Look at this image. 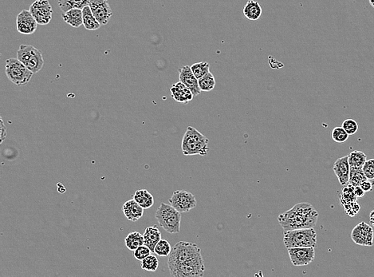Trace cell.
Masks as SVG:
<instances>
[{"label":"cell","instance_id":"cell-21","mask_svg":"<svg viewBox=\"0 0 374 277\" xmlns=\"http://www.w3.org/2000/svg\"><path fill=\"white\" fill-rule=\"evenodd\" d=\"M242 11L245 17L251 21H255L260 19L263 10L259 2L254 0H249L243 7Z\"/></svg>","mask_w":374,"mask_h":277},{"label":"cell","instance_id":"cell-19","mask_svg":"<svg viewBox=\"0 0 374 277\" xmlns=\"http://www.w3.org/2000/svg\"><path fill=\"white\" fill-rule=\"evenodd\" d=\"M145 244L147 247L149 248L152 252H154L156 245L161 239V233L160 232L158 226H149L145 229V233L143 234Z\"/></svg>","mask_w":374,"mask_h":277},{"label":"cell","instance_id":"cell-2","mask_svg":"<svg viewBox=\"0 0 374 277\" xmlns=\"http://www.w3.org/2000/svg\"><path fill=\"white\" fill-rule=\"evenodd\" d=\"M209 139L192 126H188L181 144L185 156H205L209 151Z\"/></svg>","mask_w":374,"mask_h":277},{"label":"cell","instance_id":"cell-1","mask_svg":"<svg viewBox=\"0 0 374 277\" xmlns=\"http://www.w3.org/2000/svg\"><path fill=\"white\" fill-rule=\"evenodd\" d=\"M319 213L309 203L297 204L290 210L281 213L278 221L284 231L314 228L317 224Z\"/></svg>","mask_w":374,"mask_h":277},{"label":"cell","instance_id":"cell-4","mask_svg":"<svg viewBox=\"0 0 374 277\" xmlns=\"http://www.w3.org/2000/svg\"><path fill=\"white\" fill-rule=\"evenodd\" d=\"M155 217L160 226L168 233H179L181 231V213L172 205L160 203Z\"/></svg>","mask_w":374,"mask_h":277},{"label":"cell","instance_id":"cell-38","mask_svg":"<svg viewBox=\"0 0 374 277\" xmlns=\"http://www.w3.org/2000/svg\"><path fill=\"white\" fill-rule=\"evenodd\" d=\"M374 182H371L370 180L367 179L366 180V181H363L360 186H361V187L363 189L364 191L366 193L370 192V191L373 190V186H374Z\"/></svg>","mask_w":374,"mask_h":277},{"label":"cell","instance_id":"cell-42","mask_svg":"<svg viewBox=\"0 0 374 277\" xmlns=\"http://www.w3.org/2000/svg\"><path fill=\"white\" fill-rule=\"evenodd\" d=\"M369 1H370V3L371 4V6L374 8V0H369Z\"/></svg>","mask_w":374,"mask_h":277},{"label":"cell","instance_id":"cell-39","mask_svg":"<svg viewBox=\"0 0 374 277\" xmlns=\"http://www.w3.org/2000/svg\"><path fill=\"white\" fill-rule=\"evenodd\" d=\"M0 122H1V124H0V126H1V128H0V130H1V141H0V142L2 143L6 138L7 132H6V127L5 126L4 122L2 121V118L0 120Z\"/></svg>","mask_w":374,"mask_h":277},{"label":"cell","instance_id":"cell-18","mask_svg":"<svg viewBox=\"0 0 374 277\" xmlns=\"http://www.w3.org/2000/svg\"><path fill=\"white\" fill-rule=\"evenodd\" d=\"M144 208L140 206L136 200H127L122 207L124 215L129 221L135 222L142 218L144 214Z\"/></svg>","mask_w":374,"mask_h":277},{"label":"cell","instance_id":"cell-24","mask_svg":"<svg viewBox=\"0 0 374 277\" xmlns=\"http://www.w3.org/2000/svg\"><path fill=\"white\" fill-rule=\"evenodd\" d=\"M89 2L90 0H58L57 3L61 11L66 12L70 9H83L89 6Z\"/></svg>","mask_w":374,"mask_h":277},{"label":"cell","instance_id":"cell-27","mask_svg":"<svg viewBox=\"0 0 374 277\" xmlns=\"http://www.w3.org/2000/svg\"><path fill=\"white\" fill-rule=\"evenodd\" d=\"M357 196H356L355 192H354V186L349 184L348 186L343 188L340 196L341 205L343 206L349 203L357 201Z\"/></svg>","mask_w":374,"mask_h":277},{"label":"cell","instance_id":"cell-12","mask_svg":"<svg viewBox=\"0 0 374 277\" xmlns=\"http://www.w3.org/2000/svg\"><path fill=\"white\" fill-rule=\"evenodd\" d=\"M351 239L356 245L371 247L374 245V229L366 222H361L352 230Z\"/></svg>","mask_w":374,"mask_h":277},{"label":"cell","instance_id":"cell-15","mask_svg":"<svg viewBox=\"0 0 374 277\" xmlns=\"http://www.w3.org/2000/svg\"><path fill=\"white\" fill-rule=\"evenodd\" d=\"M180 82L185 84L193 94L194 97L198 96L201 93L199 82L191 71V66H184L179 70Z\"/></svg>","mask_w":374,"mask_h":277},{"label":"cell","instance_id":"cell-5","mask_svg":"<svg viewBox=\"0 0 374 277\" xmlns=\"http://www.w3.org/2000/svg\"><path fill=\"white\" fill-rule=\"evenodd\" d=\"M173 277H200L204 276L205 266L201 253L182 264L168 267Z\"/></svg>","mask_w":374,"mask_h":277},{"label":"cell","instance_id":"cell-36","mask_svg":"<svg viewBox=\"0 0 374 277\" xmlns=\"http://www.w3.org/2000/svg\"><path fill=\"white\" fill-rule=\"evenodd\" d=\"M345 211L347 213V215L351 218H353L354 216L357 215V213L360 211V205L357 201H353V202L349 203L347 205H343Z\"/></svg>","mask_w":374,"mask_h":277},{"label":"cell","instance_id":"cell-37","mask_svg":"<svg viewBox=\"0 0 374 277\" xmlns=\"http://www.w3.org/2000/svg\"><path fill=\"white\" fill-rule=\"evenodd\" d=\"M362 169H363L364 173L366 175V177H367V179L374 180V159H370V160L366 161V163L364 165Z\"/></svg>","mask_w":374,"mask_h":277},{"label":"cell","instance_id":"cell-40","mask_svg":"<svg viewBox=\"0 0 374 277\" xmlns=\"http://www.w3.org/2000/svg\"><path fill=\"white\" fill-rule=\"evenodd\" d=\"M354 192H355L356 196H357V198H359V197H363V196H365V194H366V192L364 191L363 189L360 186H355V187H354Z\"/></svg>","mask_w":374,"mask_h":277},{"label":"cell","instance_id":"cell-8","mask_svg":"<svg viewBox=\"0 0 374 277\" xmlns=\"http://www.w3.org/2000/svg\"><path fill=\"white\" fill-rule=\"evenodd\" d=\"M6 75L11 83L20 86L27 84L34 73L18 58H9L6 61Z\"/></svg>","mask_w":374,"mask_h":277},{"label":"cell","instance_id":"cell-3","mask_svg":"<svg viewBox=\"0 0 374 277\" xmlns=\"http://www.w3.org/2000/svg\"><path fill=\"white\" fill-rule=\"evenodd\" d=\"M283 243L287 249L298 247L315 248L317 246V232L314 228L284 231Z\"/></svg>","mask_w":374,"mask_h":277},{"label":"cell","instance_id":"cell-35","mask_svg":"<svg viewBox=\"0 0 374 277\" xmlns=\"http://www.w3.org/2000/svg\"><path fill=\"white\" fill-rule=\"evenodd\" d=\"M342 126L349 135H354L358 130V125H357V122L353 119L345 120Z\"/></svg>","mask_w":374,"mask_h":277},{"label":"cell","instance_id":"cell-9","mask_svg":"<svg viewBox=\"0 0 374 277\" xmlns=\"http://www.w3.org/2000/svg\"><path fill=\"white\" fill-rule=\"evenodd\" d=\"M169 203L180 213H187L191 209L196 208V196L191 193L185 190H177L172 194V197L169 199Z\"/></svg>","mask_w":374,"mask_h":277},{"label":"cell","instance_id":"cell-29","mask_svg":"<svg viewBox=\"0 0 374 277\" xmlns=\"http://www.w3.org/2000/svg\"><path fill=\"white\" fill-rule=\"evenodd\" d=\"M366 180H367V177L364 173L362 168H350L349 184L355 187L361 186V184Z\"/></svg>","mask_w":374,"mask_h":277},{"label":"cell","instance_id":"cell-22","mask_svg":"<svg viewBox=\"0 0 374 277\" xmlns=\"http://www.w3.org/2000/svg\"><path fill=\"white\" fill-rule=\"evenodd\" d=\"M83 26L88 30H98L101 24L97 20L89 6L82 9Z\"/></svg>","mask_w":374,"mask_h":277},{"label":"cell","instance_id":"cell-41","mask_svg":"<svg viewBox=\"0 0 374 277\" xmlns=\"http://www.w3.org/2000/svg\"><path fill=\"white\" fill-rule=\"evenodd\" d=\"M370 224H372L373 226H374V209L371 213H370Z\"/></svg>","mask_w":374,"mask_h":277},{"label":"cell","instance_id":"cell-28","mask_svg":"<svg viewBox=\"0 0 374 277\" xmlns=\"http://www.w3.org/2000/svg\"><path fill=\"white\" fill-rule=\"evenodd\" d=\"M198 82H199V86H200L201 91L209 92L215 88V77L211 72L208 73L202 78L198 79Z\"/></svg>","mask_w":374,"mask_h":277},{"label":"cell","instance_id":"cell-6","mask_svg":"<svg viewBox=\"0 0 374 277\" xmlns=\"http://www.w3.org/2000/svg\"><path fill=\"white\" fill-rule=\"evenodd\" d=\"M201 253V249L196 244L180 241L172 248L168 256V267L182 264Z\"/></svg>","mask_w":374,"mask_h":277},{"label":"cell","instance_id":"cell-26","mask_svg":"<svg viewBox=\"0 0 374 277\" xmlns=\"http://www.w3.org/2000/svg\"><path fill=\"white\" fill-rule=\"evenodd\" d=\"M349 157V168H362L364 165L367 161V157L363 152L354 150L351 152Z\"/></svg>","mask_w":374,"mask_h":277},{"label":"cell","instance_id":"cell-31","mask_svg":"<svg viewBox=\"0 0 374 277\" xmlns=\"http://www.w3.org/2000/svg\"><path fill=\"white\" fill-rule=\"evenodd\" d=\"M191 69L196 79H200L210 72V65L207 62H197L191 66Z\"/></svg>","mask_w":374,"mask_h":277},{"label":"cell","instance_id":"cell-32","mask_svg":"<svg viewBox=\"0 0 374 277\" xmlns=\"http://www.w3.org/2000/svg\"><path fill=\"white\" fill-rule=\"evenodd\" d=\"M172 251V247L169 242L165 239H160V241L156 245L154 253L159 256H168Z\"/></svg>","mask_w":374,"mask_h":277},{"label":"cell","instance_id":"cell-11","mask_svg":"<svg viewBox=\"0 0 374 277\" xmlns=\"http://www.w3.org/2000/svg\"><path fill=\"white\" fill-rule=\"evenodd\" d=\"M315 248L298 247L287 249L294 266H306L315 258Z\"/></svg>","mask_w":374,"mask_h":277},{"label":"cell","instance_id":"cell-25","mask_svg":"<svg viewBox=\"0 0 374 277\" xmlns=\"http://www.w3.org/2000/svg\"><path fill=\"white\" fill-rule=\"evenodd\" d=\"M125 242H126V247L130 251H134L137 248L145 244V240H144V236L140 234V232H130V234L128 235L125 239Z\"/></svg>","mask_w":374,"mask_h":277},{"label":"cell","instance_id":"cell-17","mask_svg":"<svg viewBox=\"0 0 374 277\" xmlns=\"http://www.w3.org/2000/svg\"><path fill=\"white\" fill-rule=\"evenodd\" d=\"M170 91L172 98L178 103L187 104L194 98L193 94L191 93V90L181 82L173 84L171 87Z\"/></svg>","mask_w":374,"mask_h":277},{"label":"cell","instance_id":"cell-16","mask_svg":"<svg viewBox=\"0 0 374 277\" xmlns=\"http://www.w3.org/2000/svg\"><path fill=\"white\" fill-rule=\"evenodd\" d=\"M333 170L342 186H346L349 183V172H350L349 157L345 156L343 158H338V160L334 162Z\"/></svg>","mask_w":374,"mask_h":277},{"label":"cell","instance_id":"cell-20","mask_svg":"<svg viewBox=\"0 0 374 277\" xmlns=\"http://www.w3.org/2000/svg\"><path fill=\"white\" fill-rule=\"evenodd\" d=\"M62 20L66 24L75 28H79L83 25L82 9H70L63 12Z\"/></svg>","mask_w":374,"mask_h":277},{"label":"cell","instance_id":"cell-34","mask_svg":"<svg viewBox=\"0 0 374 277\" xmlns=\"http://www.w3.org/2000/svg\"><path fill=\"white\" fill-rule=\"evenodd\" d=\"M151 252V250L149 249V247H147L146 245H143L137 248L136 250H134L133 255L136 260L142 261L145 258L149 256Z\"/></svg>","mask_w":374,"mask_h":277},{"label":"cell","instance_id":"cell-13","mask_svg":"<svg viewBox=\"0 0 374 277\" xmlns=\"http://www.w3.org/2000/svg\"><path fill=\"white\" fill-rule=\"evenodd\" d=\"M89 7L101 25L108 24L113 15L108 0H90Z\"/></svg>","mask_w":374,"mask_h":277},{"label":"cell","instance_id":"cell-7","mask_svg":"<svg viewBox=\"0 0 374 277\" xmlns=\"http://www.w3.org/2000/svg\"><path fill=\"white\" fill-rule=\"evenodd\" d=\"M17 58L34 74L39 72L44 65L40 50L30 45H21L17 52Z\"/></svg>","mask_w":374,"mask_h":277},{"label":"cell","instance_id":"cell-33","mask_svg":"<svg viewBox=\"0 0 374 277\" xmlns=\"http://www.w3.org/2000/svg\"><path fill=\"white\" fill-rule=\"evenodd\" d=\"M349 136L343 126L335 127L332 131V139L337 143H344L349 138Z\"/></svg>","mask_w":374,"mask_h":277},{"label":"cell","instance_id":"cell-23","mask_svg":"<svg viewBox=\"0 0 374 277\" xmlns=\"http://www.w3.org/2000/svg\"><path fill=\"white\" fill-rule=\"evenodd\" d=\"M134 200H136L144 209H149L154 204L153 195L147 190H136L134 194Z\"/></svg>","mask_w":374,"mask_h":277},{"label":"cell","instance_id":"cell-30","mask_svg":"<svg viewBox=\"0 0 374 277\" xmlns=\"http://www.w3.org/2000/svg\"><path fill=\"white\" fill-rule=\"evenodd\" d=\"M159 267V260L154 255H149L141 261V269L148 272H156Z\"/></svg>","mask_w":374,"mask_h":277},{"label":"cell","instance_id":"cell-14","mask_svg":"<svg viewBox=\"0 0 374 277\" xmlns=\"http://www.w3.org/2000/svg\"><path fill=\"white\" fill-rule=\"evenodd\" d=\"M38 23L30 13V10H23L16 19L17 30L22 34H34L38 27Z\"/></svg>","mask_w":374,"mask_h":277},{"label":"cell","instance_id":"cell-10","mask_svg":"<svg viewBox=\"0 0 374 277\" xmlns=\"http://www.w3.org/2000/svg\"><path fill=\"white\" fill-rule=\"evenodd\" d=\"M30 13L38 25H47L52 20L53 9L48 0H36L30 7Z\"/></svg>","mask_w":374,"mask_h":277}]
</instances>
